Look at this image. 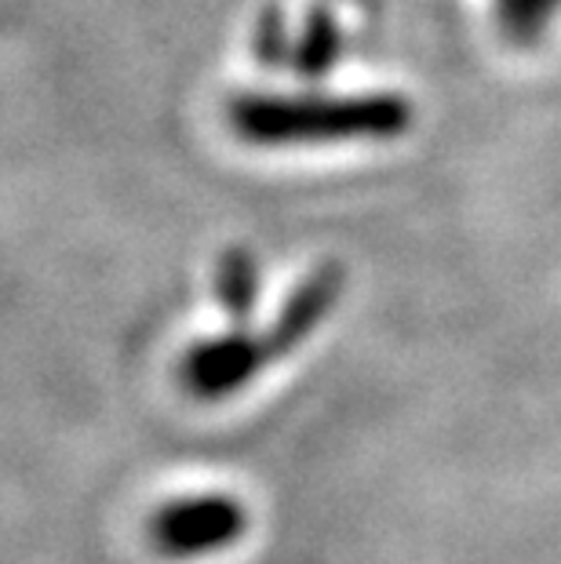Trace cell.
Instances as JSON below:
<instances>
[{
	"instance_id": "6da1fadb",
	"label": "cell",
	"mask_w": 561,
	"mask_h": 564,
	"mask_svg": "<svg viewBox=\"0 0 561 564\" xmlns=\"http://www.w3.org/2000/svg\"><path fill=\"white\" fill-rule=\"evenodd\" d=\"M416 110L404 95H237L226 102V124L248 147H339L393 142L412 128Z\"/></svg>"
},
{
	"instance_id": "7a4b0ae2",
	"label": "cell",
	"mask_w": 561,
	"mask_h": 564,
	"mask_svg": "<svg viewBox=\"0 0 561 564\" xmlns=\"http://www.w3.org/2000/svg\"><path fill=\"white\" fill-rule=\"evenodd\" d=\"M248 528V510L234 496H186L153 513L150 539L158 554L194 561L234 546Z\"/></svg>"
},
{
	"instance_id": "3957f363",
	"label": "cell",
	"mask_w": 561,
	"mask_h": 564,
	"mask_svg": "<svg viewBox=\"0 0 561 564\" xmlns=\"http://www.w3.org/2000/svg\"><path fill=\"white\" fill-rule=\"evenodd\" d=\"M273 365L262 335L248 328H234L226 335H212V339L194 343L179 361V382L190 398L197 401H223L245 390L262 368Z\"/></svg>"
},
{
	"instance_id": "277c9868",
	"label": "cell",
	"mask_w": 561,
	"mask_h": 564,
	"mask_svg": "<svg viewBox=\"0 0 561 564\" xmlns=\"http://www.w3.org/2000/svg\"><path fill=\"white\" fill-rule=\"evenodd\" d=\"M343 288H346V273L339 262H321V267L295 288L289 303L281 306V314L273 317L267 332H262V346H267L270 361L300 350L310 335L325 324L332 310H336Z\"/></svg>"
},
{
	"instance_id": "5b68a950",
	"label": "cell",
	"mask_w": 561,
	"mask_h": 564,
	"mask_svg": "<svg viewBox=\"0 0 561 564\" xmlns=\"http://www.w3.org/2000/svg\"><path fill=\"white\" fill-rule=\"evenodd\" d=\"M343 55V30L336 15L328 8H314L303 22L300 37L289 47V66L295 69V77L321 80Z\"/></svg>"
},
{
	"instance_id": "8992f818",
	"label": "cell",
	"mask_w": 561,
	"mask_h": 564,
	"mask_svg": "<svg viewBox=\"0 0 561 564\" xmlns=\"http://www.w3.org/2000/svg\"><path fill=\"white\" fill-rule=\"evenodd\" d=\"M216 299L237 328H245L259 303V262L248 248H226L216 262Z\"/></svg>"
},
{
	"instance_id": "52a82bcc",
	"label": "cell",
	"mask_w": 561,
	"mask_h": 564,
	"mask_svg": "<svg viewBox=\"0 0 561 564\" xmlns=\"http://www.w3.org/2000/svg\"><path fill=\"white\" fill-rule=\"evenodd\" d=\"M561 11V0H496V22L507 41L532 44L551 26V19Z\"/></svg>"
},
{
	"instance_id": "ba28073f",
	"label": "cell",
	"mask_w": 561,
	"mask_h": 564,
	"mask_svg": "<svg viewBox=\"0 0 561 564\" xmlns=\"http://www.w3.org/2000/svg\"><path fill=\"white\" fill-rule=\"evenodd\" d=\"M256 58L267 66H281L289 63V47H292V37H289V22H284L281 8H267L256 22Z\"/></svg>"
}]
</instances>
